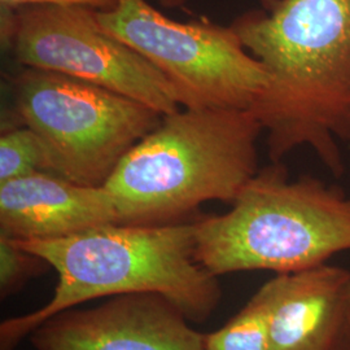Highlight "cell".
Instances as JSON below:
<instances>
[{"instance_id":"obj_13","label":"cell","mask_w":350,"mask_h":350,"mask_svg":"<svg viewBox=\"0 0 350 350\" xmlns=\"http://www.w3.org/2000/svg\"><path fill=\"white\" fill-rule=\"evenodd\" d=\"M51 267L46 260L0 235V296L5 299Z\"/></svg>"},{"instance_id":"obj_15","label":"cell","mask_w":350,"mask_h":350,"mask_svg":"<svg viewBox=\"0 0 350 350\" xmlns=\"http://www.w3.org/2000/svg\"><path fill=\"white\" fill-rule=\"evenodd\" d=\"M331 350H350V325L345 334L338 338V342L331 348Z\"/></svg>"},{"instance_id":"obj_3","label":"cell","mask_w":350,"mask_h":350,"mask_svg":"<svg viewBox=\"0 0 350 350\" xmlns=\"http://www.w3.org/2000/svg\"><path fill=\"white\" fill-rule=\"evenodd\" d=\"M262 130L250 109L185 108L163 116L104 186L118 224H174L206 201L232 204L258 172Z\"/></svg>"},{"instance_id":"obj_8","label":"cell","mask_w":350,"mask_h":350,"mask_svg":"<svg viewBox=\"0 0 350 350\" xmlns=\"http://www.w3.org/2000/svg\"><path fill=\"white\" fill-rule=\"evenodd\" d=\"M189 322L161 295L133 293L56 314L30 338L36 350H206Z\"/></svg>"},{"instance_id":"obj_6","label":"cell","mask_w":350,"mask_h":350,"mask_svg":"<svg viewBox=\"0 0 350 350\" xmlns=\"http://www.w3.org/2000/svg\"><path fill=\"white\" fill-rule=\"evenodd\" d=\"M101 29L154 65L187 109H250L269 85L262 64L231 26L176 23L147 0H117L96 11Z\"/></svg>"},{"instance_id":"obj_9","label":"cell","mask_w":350,"mask_h":350,"mask_svg":"<svg viewBox=\"0 0 350 350\" xmlns=\"http://www.w3.org/2000/svg\"><path fill=\"white\" fill-rule=\"evenodd\" d=\"M271 350H331L350 325V270L319 265L265 283Z\"/></svg>"},{"instance_id":"obj_10","label":"cell","mask_w":350,"mask_h":350,"mask_svg":"<svg viewBox=\"0 0 350 350\" xmlns=\"http://www.w3.org/2000/svg\"><path fill=\"white\" fill-rule=\"evenodd\" d=\"M109 224H118V214L104 186L44 172L0 183V235L5 238L53 240Z\"/></svg>"},{"instance_id":"obj_12","label":"cell","mask_w":350,"mask_h":350,"mask_svg":"<svg viewBox=\"0 0 350 350\" xmlns=\"http://www.w3.org/2000/svg\"><path fill=\"white\" fill-rule=\"evenodd\" d=\"M38 172L50 173V163L37 134L26 126L4 131L0 138V183Z\"/></svg>"},{"instance_id":"obj_16","label":"cell","mask_w":350,"mask_h":350,"mask_svg":"<svg viewBox=\"0 0 350 350\" xmlns=\"http://www.w3.org/2000/svg\"><path fill=\"white\" fill-rule=\"evenodd\" d=\"M188 0H159V3L165 8H180L187 4Z\"/></svg>"},{"instance_id":"obj_2","label":"cell","mask_w":350,"mask_h":350,"mask_svg":"<svg viewBox=\"0 0 350 350\" xmlns=\"http://www.w3.org/2000/svg\"><path fill=\"white\" fill-rule=\"evenodd\" d=\"M16 243L46 260L57 284L44 306L0 325V350L16 349L53 315L95 299L156 293L202 323L222 297L218 276L196 260V222L109 224L68 238Z\"/></svg>"},{"instance_id":"obj_7","label":"cell","mask_w":350,"mask_h":350,"mask_svg":"<svg viewBox=\"0 0 350 350\" xmlns=\"http://www.w3.org/2000/svg\"><path fill=\"white\" fill-rule=\"evenodd\" d=\"M1 39L25 68L86 81L163 116L179 111L167 78L137 51L103 30L95 10L77 5L1 10Z\"/></svg>"},{"instance_id":"obj_11","label":"cell","mask_w":350,"mask_h":350,"mask_svg":"<svg viewBox=\"0 0 350 350\" xmlns=\"http://www.w3.org/2000/svg\"><path fill=\"white\" fill-rule=\"evenodd\" d=\"M206 350H271L267 305L258 289L225 325L205 336Z\"/></svg>"},{"instance_id":"obj_1","label":"cell","mask_w":350,"mask_h":350,"mask_svg":"<svg viewBox=\"0 0 350 350\" xmlns=\"http://www.w3.org/2000/svg\"><path fill=\"white\" fill-rule=\"evenodd\" d=\"M231 27L269 85L250 111L273 163L308 146L338 176L350 142V0H263Z\"/></svg>"},{"instance_id":"obj_5","label":"cell","mask_w":350,"mask_h":350,"mask_svg":"<svg viewBox=\"0 0 350 350\" xmlns=\"http://www.w3.org/2000/svg\"><path fill=\"white\" fill-rule=\"evenodd\" d=\"M14 117L47 152L51 174L103 187L163 114L82 79L25 68L13 77Z\"/></svg>"},{"instance_id":"obj_4","label":"cell","mask_w":350,"mask_h":350,"mask_svg":"<svg viewBox=\"0 0 350 350\" xmlns=\"http://www.w3.org/2000/svg\"><path fill=\"white\" fill-rule=\"evenodd\" d=\"M350 250V196L273 163L241 189L231 211L196 221L198 262L213 275L267 270L289 274Z\"/></svg>"},{"instance_id":"obj_14","label":"cell","mask_w":350,"mask_h":350,"mask_svg":"<svg viewBox=\"0 0 350 350\" xmlns=\"http://www.w3.org/2000/svg\"><path fill=\"white\" fill-rule=\"evenodd\" d=\"M29 5H77L95 11H111L117 0H0V8L12 11Z\"/></svg>"}]
</instances>
